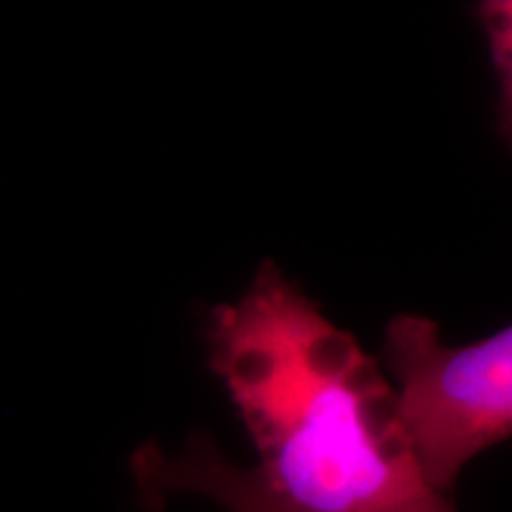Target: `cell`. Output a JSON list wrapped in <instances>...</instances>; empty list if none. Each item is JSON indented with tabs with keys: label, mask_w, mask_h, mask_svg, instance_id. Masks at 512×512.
Wrapping results in <instances>:
<instances>
[{
	"label": "cell",
	"mask_w": 512,
	"mask_h": 512,
	"mask_svg": "<svg viewBox=\"0 0 512 512\" xmlns=\"http://www.w3.org/2000/svg\"><path fill=\"white\" fill-rule=\"evenodd\" d=\"M204 344L254 460L233 463L207 434L178 453L140 446L131 472L145 503L192 494L226 512H456L422 470L380 361L275 261L207 313Z\"/></svg>",
	"instance_id": "1"
},
{
	"label": "cell",
	"mask_w": 512,
	"mask_h": 512,
	"mask_svg": "<svg viewBox=\"0 0 512 512\" xmlns=\"http://www.w3.org/2000/svg\"><path fill=\"white\" fill-rule=\"evenodd\" d=\"M382 363L422 470L444 494L472 458L512 437V325L453 347L432 318L399 313Z\"/></svg>",
	"instance_id": "2"
},
{
	"label": "cell",
	"mask_w": 512,
	"mask_h": 512,
	"mask_svg": "<svg viewBox=\"0 0 512 512\" xmlns=\"http://www.w3.org/2000/svg\"><path fill=\"white\" fill-rule=\"evenodd\" d=\"M498 81V126L512 147V0H484L477 5Z\"/></svg>",
	"instance_id": "3"
}]
</instances>
